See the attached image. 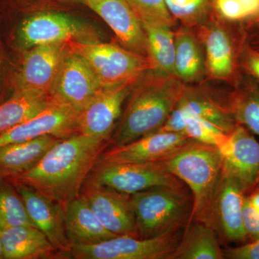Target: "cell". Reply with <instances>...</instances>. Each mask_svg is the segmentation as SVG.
<instances>
[{
	"label": "cell",
	"mask_w": 259,
	"mask_h": 259,
	"mask_svg": "<svg viewBox=\"0 0 259 259\" xmlns=\"http://www.w3.org/2000/svg\"><path fill=\"white\" fill-rule=\"evenodd\" d=\"M61 139L46 135L0 147V179L15 177L31 169Z\"/></svg>",
	"instance_id": "44dd1931"
},
{
	"label": "cell",
	"mask_w": 259,
	"mask_h": 259,
	"mask_svg": "<svg viewBox=\"0 0 259 259\" xmlns=\"http://www.w3.org/2000/svg\"><path fill=\"white\" fill-rule=\"evenodd\" d=\"M169 259H223L215 231L204 223L192 221Z\"/></svg>",
	"instance_id": "cb8c5ba5"
},
{
	"label": "cell",
	"mask_w": 259,
	"mask_h": 259,
	"mask_svg": "<svg viewBox=\"0 0 259 259\" xmlns=\"http://www.w3.org/2000/svg\"><path fill=\"white\" fill-rule=\"evenodd\" d=\"M82 3L105 20L122 47L148 56L144 28L126 0H83Z\"/></svg>",
	"instance_id": "ac0fdd59"
},
{
	"label": "cell",
	"mask_w": 259,
	"mask_h": 259,
	"mask_svg": "<svg viewBox=\"0 0 259 259\" xmlns=\"http://www.w3.org/2000/svg\"><path fill=\"white\" fill-rule=\"evenodd\" d=\"M223 171L241 187L245 195L259 185V142L243 125L236 124L218 147Z\"/></svg>",
	"instance_id": "30bf717a"
},
{
	"label": "cell",
	"mask_w": 259,
	"mask_h": 259,
	"mask_svg": "<svg viewBox=\"0 0 259 259\" xmlns=\"http://www.w3.org/2000/svg\"><path fill=\"white\" fill-rule=\"evenodd\" d=\"M187 186L160 187L130 195L140 238L177 233L190 224L193 198Z\"/></svg>",
	"instance_id": "277c9868"
},
{
	"label": "cell",
	"mask_w": 259,
	"mask_h": 259,
	"mask_svg": "<svg viewBox=\"0 0 259 259\" xmlns=\"http://www.w3.org/2000/svg\"><path fill=\"white\" fill-rule=\"evenodd\" d=\"M141 23H157L173 28L175 19L168 11L165 0H126Z\"/></svg>",
	"instance_id": "1f68e13d"
},
{
	"label": "cell",
	"mask_w": 259,
	"mask_h": 259,
	"mask_svg": "<svg viewBox=\"0 0 259 259\" xmlns=\"http://www.w3.org/2000/svg\"><path fill=\"white\" fill-rule=\"evenodd\" d=\"M78 114L62 104L51 100L47 108L23 123L0 134V147L18 144L51 135L59 139L78 132Z\"/></svg>",
	"instance_id": "2e32d148"
},
{
	"label": "cell",
	"mask_w": 259,
	"mask_h": 259,
	"mask_svg": "<svg viewBox=\"0 0 259 259\" xmlns=\"http://www.w3.org/2000/svg\"><path fill=\"white\" fill-rule=\"evenodd\" d=\"M243 223L248 242L259 238V212L245 196L243 207Z\"/></svg>",
	"instance_id": "836d02e7"
},
{
	"label": "cell",
	"mask_w": 259,
	"mask_h": 259,
	"mask_svg": "<svg viewBox=\"0 0 259 259\" xmlns=\"http://www.w3.org/2000/svg\"><path fill=\"white\" fill-rule=\"evenodd\" d=\"M212 1H213V0H212Z\"/></svg>",
	"instance_id": "7bdbcfd3"
},
{
	"label": "cell",
	"mask_w": 259,
	"mask_h": 259,
	"mask_svg": "<svg viewBox=\"0 0 259 259\" xmlns=\"http://www.w3.org/2000/svg\"><path fill=\"white\" fill-rule=\"evenodd\" d=\"M15 187L34 226L61 254H71L72 245L65 228L64 206L28 186L16 183Z\"/></svg>",
	"instance_id": "e0dca14e"
},
{
	"label": "cell",
	"mask_w": 259,
	"mask_h": 259,
	"mask_svg": "<svg viewBox=\"0 0 259 259\" xmlns=\"http://www.w3.org/2000/svg\"><path fill=\"white\" fill-rule=\"evenodd\" d=\"M106 146L76 133L59 140L35 166L13 180L65 206L79 197Z\"/></svg>",
	"instance_id": "6da1fadb"
},
{
	"label": "cell",
	"mask_w": 259,
	"mask_h": 259,
	"mask_svg": "<svg viewBox=\"0 0 259 259\" xmlns=\"http://www.w3.org/2000/svg\"><path fill=\"white\" fill-rule=\"evenodd\" d=\"M5 258L4 248H3V238H2V231L0 229V259Z\"/></svg>",
	"instance_id": "ab89813d"
},
{
	"label": "cell",
	"mask_w": 259,
	"mask_h": 259,
	"mask_svg": "<svg viewBox=\"0 0 259 259\" xmlns=\"http://www.w3.org/2000/svg\"><path fill=\"white\" fill-rule=\"evenodd\" d=\"M245 48L243 53V68L259 83V51L248 45Z\"/></svg>",
	"instance_id": "d590c367"
},
{
	"label": "cell",
	"mask_w": 259,
	"mask_h": 259,
	"mask_svg": "<svg viewBox=\"0 0 259 259\" xmlns=\"http://www.w3.org/2000/svg\"><path fill=\"white\" fill-rule=\"evenodd\" d=\"M228 105L237 124L259 136V87L248 83L237 88L228 97Z\"/></svg>",
	"instance_id": "83f0119b"
},
{
	"label": "cell",
	"mask_w": 259,
	"mask_h": 259,
	"mask_svg": "<svg viewBox=\"0 0 259 259\" xmlns=\"http://www.w3.org/2000/svg\"><path fill=\"white\" fill-rule=\"evenodd\" d=\"M194 141L183 133L156 131L122 146L104 151L99 161L113 163L160 162Z\"/></svg>",
	"instance_id": "5bb4252c"
},
{
	"label": "cell",
	"mask_w": 259,
	"mask_h": 259,
	"mask_svg": "<svg viewBox=\"0 0 259 259\" xmlns=\"http://www.w3.org/2000/svg\"><path fill=\"white\" fill-rule=\"evenodd\" d=\"M68 47L82 58L103 89L136 81L148 71L156 70L148 56L116 44L71 40L68 42Z\"/></svg>",
	"instance_id": "5b68a950"
},
{
	"label": "cell",
	"mask_w": 259,
	"mask_h": 259,
	"mask_svg": "<svg viewBox=\"0 0 259 259\" xmlns=\"http://www.w3.org/2000/svg\"><path fill=\"white\" fill-rule=\"evenodd\" d=\"M212 4L219 17L231 21L251 18L259 8V0H213Z\"/></svg>",
	"instance_id": "d6a6232c"
},
{
	"label": "cell",
	"mask_w": 259,
	"mask_h": 259,
	"mask_svg": "<svg viewBox=\"0 0 259 259\" xmlns=\"http://www.w3.org/2000/svg\"><path fill=\"white\" fill-rule=\"evenodd\" d=\"M1 231L5 259L53 258L59 252L36 227L20 226Z\"/></svg>",
	"instance_id": "7402d4cb"
},
{
	"label": "cell",
	"mask_w": 259,
	"mask_h": 259,
	"mask_svg": "<svg viewBox=\"0 0 259 259\" xmlns=\"http://www.w3.org/2000/svg\"><path fill=\"white\" fill-rule=\"evenodd\" d=\"M183 133L194 141L218 148L224 144L228 135L212 122L192 115L187 117Z\"/></svg>",
	"instance_id": "4dcf8cb0"
},
{
	"label": "cell",
	"mask_w": 259,
	"mask_h": 259,
	"mask_svg": "<svg viewBox=\"0 0 259 259\" xmlns=\"http://www.w3.org/2000/svg\"><path fill=\"white\" fill-rule=\"evenodd\" d=\"M224 258L259 259V238L223 250Z\"/></svg>",
	"instance_id": "e575fe53"
},
{
	"label": "cell",
	"mask_w": 259,
	"mask_h": 259,
	"mask_svg": "<svg viewBox=\"0 0 259 259\" xmlns=\"http://www.w3.org/2000/svg\"><path fill=\"white\" fill-rule=\"evenodd\" d=\"M249 30L250 33L247 34V45L255 50L259 51V26Z\"/></svg>",
	"instance_id": "8d00e7d4"
},
{
	"label": "cell",
	"mask_w": 259,
	"mask_h": 259,
	"mask_svg": "<svg viewBox=\"0 0 259 259\" xmlns=\"http://www.w3.org/2000/svg\"><path fill=\"white\" fill-rule=\"evenodd\" d=\"M1 85H2V81H1V66H0V90H1Z\"/></svg>",
	"instance_id": "b9f144b4"
},
{
	"label": "cell",
	"mask_w": 259,
	"mask_h": 259,
	"mask_svg": "<svg viewBox=\"0 0 259 259\" xmlns=\"http://www.w3.org/2000/svg\"><path fill=\"white\" fill-rule=\"evenodd\" d=\"M64 210L66 235L72 247L95 244L117 236L100 223L81 195L66 204Z\"/></svg>",
	"instance_id": "ffe728a7"
},
{
	"label": "cell",
	"mask_w": 259,
	"mask_h": 259,
	"mask_svg": "<svg viewBox=\"0 0 259 259\" xmlns=\"http://www.w3.org/2000/svg\"><path fill=\"white\" fill-rule=\"evenodd\" d=\"M199 37L203 44L206 72L212 79L231 80L236 71V51L228 30L214 22L201 27Z\"/></svg>",
	"instance_id": "d6986e66"
},
{
	"label": "cell",
	"mask_w": 259,
	"mask_h": 259,
	"mask_svg": "<svg viewBox=\"0 0 259 259\" xmlns=\"http://www.w3.org/2000/svg\"><path fill=\"white\" fill-rule=\"evenodd\" d=\"M246 197L250 204L259 212V185L249 194H247Z\"/></svg>",
	"instance_id": "74e56055"
},
{
	"label": "cell",
	"mask_w": 259,
	"mask_h": 259,
	"mask_svg": "<svg viewBox=\"0 0 259 259\" xmlns=\"http://www.w3.org/2000/svg\"><path fill=\"white\" fill-rule=\"evenodd\" d=\"M138 80L102 89L78 114V132L107 142L120 119L124 102Z\"/></svg>",
	"instance_id": "7c38bea8"
},
{
	"label": "cell",
	"mask_w": 259,
	"mask_h": 259,
	"mask_svg": "<svg viewBox=\"0 0 259 259\" xmlns=\"http://www.w3.org/2000/svg\"><path fill=\"white\" fill-rule=\"evenodd\" d=\"M146 35L148 57L156 71L175 75V32L171 27L157 23H141Z\"/></svg>",
	"instance_id": "4316f807"
},
{
	"label": "cell",
	"mask_w": 259,
	"mask_h": 259,
	"mask_svg": "<svg viewBox=\"0 0 259 259\" xmlns=\"http://www.w3.org/2000/svg\"><path fill=\"white\" fill-rule=\"evenodd\" d=\"M245 23V29L249 30L250 29L256 28L259 26V8L258 11L251 18L244 20Z\"/></svg>",
	"instance_id": "f35d334b"
},
{
	"label": "cell",
	"mask_w": 259,
	"mask_h": 259,
	"mask_svg": "<svg viewBox=\"0 0 259 259\" xmlns=\"http://www.w3.org/2000/svg\"><path fill=\"white\" fill-rule=\"evenodd\" d=\"M87 182L126 194L160 187H184L163 162L113 163L98 161Z\"/></svg>",
	"instance_id": "52a82bcc"
},
{
	"label": "cell",
	"mask_w": 259,
	"mask_h": 259,
	"mask_svg": "<svg viewBox=\"0 0 259 259\" xmlns=\"http://www.w3.org/2000/svg\"><path fill=\"white\" fill-rule=\"evenodd\" d=\"M177 106L188 115L195 116L212 122L229 134L236 125L226 100L218 98L200 89L185 86Z\"/></svg>",
	"instance_id": "603a6c76"
},
{
	"label": "cell",
	"mask_w": 259,
	"mask_h": 259,
	"mask_svg": "<svg viewBox=\"0 0 259 259\" xmlns=\"http://www.w3.org/2000/svg\"><path fill=\"white\" fill-rule=\"evenodd\" d=\"M80 195L109 231L116 236L140 237L129 194L88 182Z\"/></svg>",
	"instance_id": "9a60e30c"
},
{
	"label": "cell",
	"mask_w": 259,
	"mask_h": 259,
	"mask_svg": "<svg viewBox=\"0 0 259 259\" xmlns=\"http://www.w3.org/2000/svg\"><path fill=\"white\" fill-rule=\"evenodd\" d=\"M20 226H35L18 191L0 179V229Z\"/></svg>",
	"instance_id": "f1b7e54d"
},
{
	"label": "cell",
	"mask_w": 259,
	"mask_h": 259,
	"mask_svg": "<svg viewBox=\"0 0 259 259\" xmlns=\"http://www.w3.org/2000/svg\"><path fill=\"white\" fill-rule=\"evenodd\" d=\"M172 17L185 26L202 23L208 15L212 0H165Z\"/></svg>",
	"instance_id": "f546056e"
},
{
	"label": "cell",
	"mask_w": 259,
	"mask_h": 259,
	"mask_svg": "<svg viewBox=\"0 0 259 259\" xmlns=\"http://www.w3.org/2000/svg\"><path fill=\"white\" fill-rule=\"evenodd\" d=\"M13 44L24 51L44 44L98 41V35L90 25L71 15L44 12L29 15L15 29Z\"/></svg>",
	"instance_id": "8992f818"
},
{
	"label": "cell",
	"mask_w": 259,
	"mask_h": 259,
	"mask_svg": "<svg viewBox=\"0 0 259 259\" xmlns=\"http://www.w3.org/2000/svg\"><path fill=\"white\" fill-rule=\"evenodd\" d=\"M161 162L190 190L192 221L212 228L213 199L223 168L218 148L194 141Z\"/></svg>",
	"instance_id": "3957f363"
},
{
	"label": "cell",
	"mask_w": 259,
	"mask_h": 259,
	"mask_svg": "<svg viewBox=\"0 0 259 259\" xmlns=\"http://www.w3.org/2000/svg\"><path fill=\"white\" fill-rule=\"evenodd\" d=\"M67 50L68 42L44 44L24 51L21 66L13 80L14 91L23 90L50 97Z\"/></svg>",
	"instance_id": "8fae6325"
},
{
	"label": "cell",
	"mask_w": 259,
	"mask_h": 259,
	"mask_svg": "<svg viewBox=\"0 0 259 259\" xmlns=\"http://www.w3.org/2000/svg\"><path fill=\"white\" fill-rule=\"evenodd\" d=\"M186 84L175 75L151 70L131 90L128 102L111 136L112 146H122L161 128L183 95Z\"/></svg>",
	"instance_id": "7a4b0ae2"
},
{
	"label": "cell",
	"mask_w": 259,
	"mask_h": 259,
	"mask_svg": "<svg viewBox=\"0 0 259 259\" xmlns=\"http://www.w3.org/2000/svg\"><path fill=\"white\" fill-rule=\"evenodd\" d=\"M102 89L88 64L68 47L51 90V100L79 114Z\"/></svg>",
	"instance_id": "9c48e42d"
},
{
	"label": "cell",
	"mask_w": 259,
	"mask_h": 259,
	"mask_svg": "<svg viewBox=\"0 0 259 259\" xmlns=\"http://www.w3.org/2000/svg\"><path fill=\"white\" fill-rule=\"evenodd\" d=\"M245 196L239 185L222 169L213 199L212 228L223 243L248 242L243 223Z\"/></svg>",
	"instance_id": "4fadbf2b"
},
{
	"label": "cell",
	"mask_w": 259,
	"mask_h": 259,
	"mask_svg": "<svg viewBox=\"0 0 259 259\" xmlns=\"http://www.w3.org/2000/svg\"><path fill=\"white\" fill-rule=\"evenodd\" d=\"M64 1H68V2H81V3H82L83 0H64Z\"/></svg>",
	"instance_id": "60d3db41"
},
{
	"label": "cell",
	"mask_w": 259,
	"mask_h": 259,
	"mask_svg": "<svg viewBox=\"0 0 259 259\" xmlns=\"http://www.w3.org/2000/svg\"><path fill=\"white\" fill-rule=\"evenodd\" d=\"M181 238L179 232L150 238L117 236L91 245H74L77 259H169Z\"/></svg>",
	"instance_id": "ba28073f"
},
{
	"label": "cell",
	"mask_w": 259,
	"mask_h": 259,
	"mask_svg": "<svg viewBox=\"0 0 259 259\" xmlns=\"http://www.w3.org/2000/svg\"><path fill=\"white\" fill-rule=\"evenodd\" d=\"M51 102L50 97L23 90L13 92L7 101L0 103V134L40 113Z\"/></svg>",
	"instance_id": "484cf974"
},
{
	"label": "cell",
	"mask_w": 259,
	"mask_h": 259,
	"mask_svg": "<svg viewBox=\"0 0 259 259\" xmlns=\"http://www.w3.org/2000/svg\"><path fill=\"white\" fill-rule=\"evenodd\" d=\"M205 73V58L198 40L188 30L180 28L175 32V76L186 84L200 81Z\"/></svg>",
	"instance_id": "d4e9b609"
}]
</instances>
